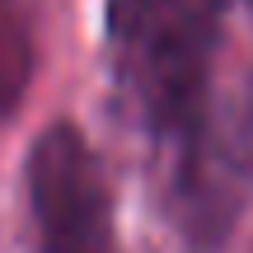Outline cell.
Here are the masks:
<instances>
[{"instance_id":"1","label":"cell","mask_w":253,"mask_h":253,"mask_svg":"<svg viewBox=\"0 0 253 253\" xmlns=\"http://www.w3.org/2000/svg\"><path fill=\"white\" fill-rule=\"evenodd\" d=\"M230 0H108V47L131 113L173 150V173L202 160L220 24Z\"/></svg>"},{"instance_id":"2","label":"cell","mask_w":253,"mask_h":253,"mask_svg":"<svg viewBox=\"0 0 253 253\" xmlns=\"http://www.w3.org/2000/svg\"><path fill=\"white\" fill-rule=\"evenodd\" d=\"M28 66H33V52H28L24 14H19L14 0H0V122H5L9 113H14V103L24 99Z\"/></svg>"}]
</instances>
